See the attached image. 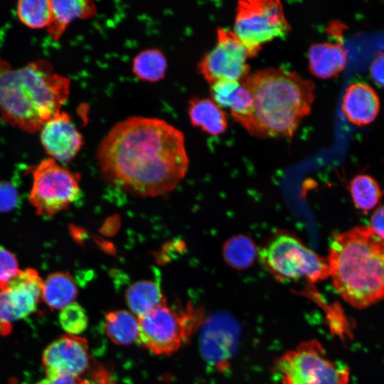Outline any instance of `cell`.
Returning a JSON list of instances; mask_svg holds the SVG:
<instances>
[{
	"mask_svg": "<svg viewBox=\"0 0 384 384\" xmlns=\"http://www.w3.org/2000/svg\"><path fill=\"white\" fill-rule=\"evenodd\" d=\"M210 85V95L222 109L227 108L234 119L242 127L253 114V99L241 81L221 80Z\"/></svg>",
	"mask_w": 384,
	"mask_h": 384,
	"instance_id": "cell-14",
	"label": "cell"
},
{
	"mask_svg": "<svg viewBox=\"0 0 384 384\" xmlns=\"http://www.w3.org/2000/svg\"><path fill=\"white\" fill-rule=\"evenodd\" d=\"M370 75L375 84L384 87V52L376 55L370 67Z\"/></svg>",
	"mask_w": 384,
	"mask_h": 384,
	"instance_id": "cell-29",
	"label": "cell"
},
{
	"mask_svg": "<svg viewBox=\"0 0 384 384\" xmlns=\"http://www.w3.org/2000/svg\"><path fill=\"white\" fill-rule=\"evenodd\" d=\"M257 255L263 267L279 282L303 279L314 284L330 277L327 259L286 232L275 235Z\"/></svg>",
	"mask_w": 384,
	"mask_h": 384,
	"instance_id": "cell-6",
	"label": "cell"
},
{
	"mask_svg": "<svg viewBox=\"0 0 384 384\" xmlns=\"http://www.w3.org/2000/svg\"><path fill=\"white\" fill-rule=\"evenodd\" d=\"M341 110L346 119L356 125L372 122L380 110V100L375 90L366 83L349 85L343 96Z\"/></svg>",
	"mask_w": 384,
	"mask_h": 384,
	"instance_id": "cell-15",
	"label": "cell"
},
{
	"mask_svg": "<svg viewBox=\"0 0 384 384\" xmlns=\"http://www.w3.org/2000/svg\"><path fill=\"white\" fill-rule=\"evenodd\" d=\"M104 329L106 336L114 344L127 346L137 341L138 317L127 310H115L105 316Z\"/></svg>",
	"mask_w": 384,
	"mask_h": 384,
	"instance_id": "cell-21",
	"label": "cell"
},
{
	"mask_svg": "<svg viewBox=\"0 0 384 384\" xmlns=\"http://www.w3.org/2000/svg\"><path fill=\"white\" fill-rule=\"evenodd\" d=\"M203 313L191 303L171 307L167 302L138 317L137 342L156 356H171L186 345L203 323Z\"/></svg>",
	"mask_w": 384,
	"mask_h": 384,
	"instance_id": "cell-5",
	"label": "cell"
},
{
	"mask_svg": "<svg viewBox=\"0 0 384 384\" xmlns=\"http://www.w3.org/2000/svg\"><path fill=\"white\" fill-rule=\"evenodd\" d=\"M51 20L47 26V32L57 41L65 32L68 24L77 18L94 16L97 7L92 1L88 0H52Z\"/></svg>",
	"mask_w": 384,
	"mask_h": 384,
	"instance_id": "cell-17",
	"label": "cell"
},
{
	"mask_svg": "<svg viewBox=\"0 0 384 384\" xmlns=\"http://www.w3.org/2000/svg\"><path fill=\"white\" fill-rule=\"evenodd\" d=\"M166 69L164 55L156 48L142 50L133 60L132 72L144 81L156 82L163 79Z\"/></svg>",
	"mask_w": 384,
	"mask_h": 384,
	"instance_id": "cell-23",
	"label": "cell"
},
{
	"mask_svg": "<svg viewBox=\"0 0 384 384\" xmlns=\"http://www.w3.org/2000/svg\"><path fill=\"white\" fill-rule=\"evenodd\" d=\"M42 362L47 377H80L90 364L87 341L75 335L61 336L45 349Z\"/></svg>",
	"mask_w": 384,
	"mask_h": 384,
	"instance_id": "cell-12",
	"label": "cell"
},
{
	"mask_svg": "<svg viewBox=\"0 0 384 384\" xmlns=\"http://www.w3.org/2000/svg\"><path fill=\"white\" fill-rule=\"evenodd\" d=\"M253 99V114L244 128L259 137H291L311 110L314 83L295 72L269 68L242 81Z\"/></svg>",
	"mask_w": 384,
	"mask_h": 384,
	"instance_id": "cell-3",
	"label": "cell"
},
{
	"mask_svg": "<svg viewBox=\"0 0 384 384\" xmlns=\"http://www.w3.org/2000/svg\"><path fill=\"white\" fill-rule=\"evenodd\" d=\"M43 280L33 268L19 270L0 283V335L7 336L13 324L33 313L43 299Z\"/></svg>",
	"mask_w": 384,
	"mask_h": 384,
	"instance_id": "cell-10",
	"label": "cell"
},
{
	"mask_svg": "<svg viewBox=\"0 0 384 384\" xmlns=\"http://www.w3.org/2000/svg\"><path fill=\"white\" fill-rule=\"evenodd\" d=\"M326 259L334 289L351 306L363 309L384 299V237L369 226L335 234Z\"/></svg>",
	"mask_w": 384,
	"mask_h": 384,
	"instance_id": "cell-4",
	"label": "cell"
},
{
	"mask_svg": "<svg viewBox=\"0 0 384 384\" xmlns=\"http://www.w3.org/2000/svg\"><path fill=\"white\" fill-rule=\"evenodd\" d=\"M58 317L61 327L68 334L77 336L82 333L88 325L85 310L76 302L61 309Z\"/></svg>",
	"mask_w": 384,
	"mask_h": 384,
	"instance_id": "cell-26",
	"label": "cell"
},
{
	"mask_svg": "<svg viewBox=\"0 0 384 384\" xmlns=\"http://www.w3.org/2000/svg\"><path fill=\"white\" fill-rule=\"evenodd\" d=\"M70 80L54 73L45 59L13 68L0 57V117L3 121L28 133L61 111L68 100Z\"/></svg>",
	"mask_w": 384,
	"mask_h": 384,
	"instance_id": "cell-2",
	"label": "cell"
},
{
	"mask_svg": "<svg viewBox=\"0 0 384 384\" xmlns=\"http://www.w3.org/2000/svg\"><path fill=\"white\" fill-rule=\"evenodd\" d=\"M188 116L193 126L213 136L223 134L228 125L226 113L210 99L192 98Z\"/></svg>",
	"mask_w": 384,
	"mask_h": 384,
	"instance_id": "cell-18",
	"label": "cell"
},
{
	"mask_svg": "<svg viewBox=\"0 0 384 384\" xmlns=\"http://www.w3.org/2000/svg\"><path fill=\"white\" fill-rule=\"evenodd\" d=\"M35 384H91L80 376L60 375L46 377Z\"/></svg>",
	"mask_w": 384,
	"mask_h": 384,
	"instance_id": "cell-30",
	"label": "cell"
},
{
	"mask_svg": "<svg viewBox=\"0 0 384 384\" xmlns=\"http://www.w3.org/2000/svg\"><path fill=\"white\" fill-rule=\"evenodd\" d=\"M290 30L281 1L238 2L233 31L247 50L250 58L257 55L265 43L288 34Z\"/></svg>",
	"mask_w": 384,
	"mask_h": 384,
	"instance_id": "cell-7",
	"label": "cell"
},
{
	"mask_svg": "<svg viewBox=\"0 0 384 384\" xmlns=\"http://www.w3.org/2000/svg\"><path fill=\"white\" fill-rule=\"evenodd\" d=\"M16 13L21 22L30 28H47L52 16L51 1L21 0L17 3Z\"/></svg>",
	"mask_w": 384,
	"mask_h": 384,
	"instance_id": "cell-25",
	"label": "cell"
},
{
	"mask_svg": "<svg viewBox=\"0 0 384 384\" xmlns=\"http://www.w3.org/2000/svg\"><path fill=\"white\" fill-rule=\"evenodd\" d=\"M39 131L42 146L56 161H71L83 144L82 134L73 123L70 116L64 111L47 120Z\"/></svg>",
	"mask_w": 384,
	"mask_h": 384,
	"instance_id": "cell-13",
	"label": "cell"
},
{
	"mask_svg": "<svg viewBox=\"0 0 384 384\" xmlns=\"http://www.w3.org/2000/svg\"><path fill=\"white\" fill-rule=\"evenodd\" d=\"M309 69L321 79L338 75L347 63V52L341 42H323L311 45L308 50Z\"/></svg>",
	"mask_w": 384,
	"mask_h": 384,
	"instance_id": "cell-16",
	"label": "cell"
},
{
	"mask_svg": "<svg viewBox=\"0 0 384 384\" xmlns=\"http://www.w3.org/2000/svg\"><path fill=\"white\" fill-rule=\"evenodd\" d=\"M78 293L76 282L69 272L52 273L43 282V299L53 310H61L72 304Z\"/></svg>",
	"mask_w": 384,
	"mask_h": 384,
	"instance_id": "cell-20",
	"label": "cell"
},
{
	"mask_svg": "<svg viewBox=\"0 0 384 384\" xmlns=\"http://www.w3.org/2000/svg\"><path fill=\"white\" fill-rule=\"evenodd\" d=\"M257 254L253 240L244 235L229 238L223 247L225 261L230 267L237 270H245L252 266Z\"/></svg>",
	"mask_w": 384,
	"mask_h": 384,
	"instance_id": "cell-22",
	"label": "cell"
},
{
	"mask_svg": "<svg viewBox=\"0 0 384 384\" xmlns=\"http://www.w3.org/2000/svg\"><path fill=\"white\" fill-rule=\"evenodd\" d=\"M18 270L16 256L6 248L0 247V283L11 279Z\"/></svg>",
	"mask_w": 384,
	"mask_h": 384,
	"instance_id": "cell-27",
	"label": "cell"
},
{
	"mask_svg": "<svg viewBox=\"0 0 384 384\" xmlns=\"http://www.w3.org/2000/svg\"><path fill=\"white\" fill-rule=\"evenodd\" d=\"M18 201L16 187L9 181H0V212L11 211L16 207Z\"/></svg>",
	"mask_w": 384,
	"mask_h": 384,
	"instance_id": "cell-28",
	"label": "cell"
},
{
	"mask_svg": "<svg viewBox=\"0 0 384 384\" xmlns=\"http://www.w3.org/2000/svg\"><path fill=\"white\" fill-rule=\"evenodd\" d=\"M349 372L346 368H342V372L337 384H349L348 383Z\"/></svg>",
	"mask_w": 384,
	"mask_h": 384,
	"instance_id": "cell-32",
	"label": "cell"
},
{
	"mask_svg": "<svg viewBox=\"0 0 384 384\" xmlns=\"http://www.w3.org/2000/svg\"><path fill=\"white\" fill-rule=\"evenodd\" d=\"M125 299L130 311L137 317L166 302L159 282L151 279L131 284L126 291Z\"/></svg>",
	"mask_w": 384,
	"mask_h": 384,
	"instance_id": "cell-19",
	"label": "cell"
},
{
	"mask_svg": "<svg viewBox=\"0 0 384 384\" xmlns=\"http://www.w3.org/2000/svg\"><path fill=\"white\" fill-rule=\"evenodd\" d=\"M275 370L282 384H337L342 372L315 340L285 352L277 360Z\"/></svg>",
	"mask_w": 384,
	"mask_h": 384,
	"instance_id": "cell-9",
	"label": "cell"
},
{
	"mask_svg": "<svg viewBox=\"0 0 384 384\" xmlns=\"http://www.w3.org/2000/svg\"><path fill=\"white\" fill-rule=\"evenodd\" d=\"M248 58L233 31L219 28L215 47L199 62V73L210 85L221 80L242 81L250 75Z\"/></svg>",
	"mask_w": 384,
	"mask_h": 384,
	"instance_id": "cell-11",
	"label": "cell"
},
{
	"mask_svg": "<svg viewBox=\"0 0 384 384\" xmlns=\"http://www.w3.org/2000/svg\"><path fill=\"white\" fill-rule=\"evenodd\" d=\"M97 161L107 182L140 197L171 192L188 167L183 132L161 119L142 116L110 129L97 147Z\"/></svg>",
	"mask_w": 384,
	"mask_h": 384,
	"instance_id": "cell-1",
	"label": "cell"
},
{
	"mask_svg": "<svg viewBox=\"0 0 384 384\" xmlns=\"http://www.w3.org/2000/svg\"><path fill=\"white\" fill-rule=\"evenodd\" d=\"M350 193L356 207L367 213L378 203L383 191L374 178L367 174H360L351 180Z\"/></svg>",
	"mask_w": 384,
	"mask_h": 384,
	"instance_id": "cell-24",
	"label": "cell"
},
{
	"mask_svg": "<svg viewBox=\"0 0 384 384\" xmlns=\"http://www.w3.org/2000/svg\"><path fill=\"white\" fill-rule=\"evenodd\" d=\"M31 174L28 201L38 215L51 217L66 210L80 194V174L50 157L33 166Z\"/></svg>",
	"mask_w": 384,
	"mask_h": 384,
	"instance_id": "cell-8",
	"label": "cell"
},
{
	"mask_svg": "<svg viewBox=\"0 0 384 384\" xmlns=\"http://www.w3.org/2000/svg\"><path fill=\"white\" fill-rule=\"evenodd\" d=\"M369 227L384 237V204L378 207L371 215Z\"/></svg>",
	"mask_w": 384,
	"mask_h": 384,
	"instance_id": "cell-31",
	"label": "cell"
}]
</instances>
